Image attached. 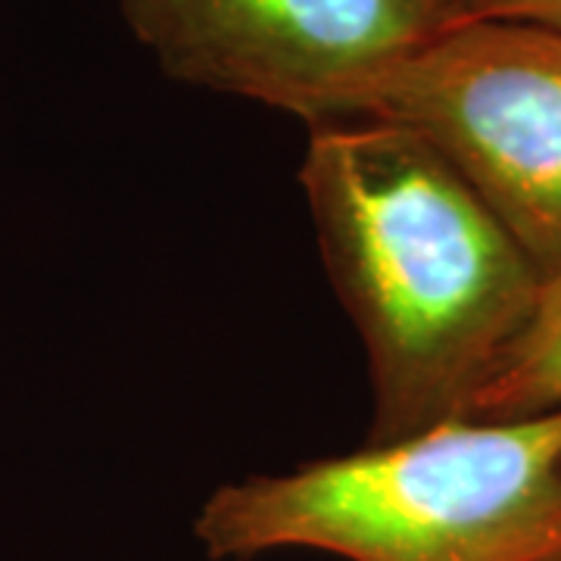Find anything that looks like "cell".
<instances>
[{"label":"cell","instance_id":"1","mask_svg":"<svg viewBox=\"0 0 561 561\" xmlns=\"http://www.w3.org/2000/svg\"><path fill=\"white\" fill-rule=\"evenodd\" d=\"M300 181L371 365V443L471 419L537 309V262L471 184L397 122L316 125Z\"/></svg>","mask_w":561,"mask_h":561},{"label":"cell","instance_id":"2","mask_svg":"<svg viewBox=\"0 0 561 561\" xmlns=\"http://www.w3.org/2000/svg\"><path fill=\"white\" fill-rule=\"evenodd\" d=\"M213 559L319 549L350 561H561V409L465 419L216 490Z\"/></svg>","mask_w":561,"mask_h":561},{"label":"cell","instance_id":"3","mask_svg":"<svg viewBox=\"0 0 561 561\" xmlns=\"http://www.w3.org/2000/svg\"><path fill=\"white\" fill-rule=\"evenodd\" d=\"M365 116L419 131L542 280L561 268V32L456 22L390 72Z\"/></svg>","mask_w":561,"mask_h":561},{"label":"cell","instance_id":"4","mask_svg":"<svg viewBox=\"0 0 561 561\" xmlns=\"http://www.w3.org/2000/svg\"><path fill=\"white\" fill-rule=\"evenodd\" d=\"M165 76L294 113H368L390 72L459 22L456 0H122Z\"/></svg>","mask_w":561,"mask_h":561},{"label":"cell","instance_id":"5","mask_svg":"<svg viewBox=\"0 0 561 561\" xmlns=\"http://www.w3.org/2000/svg\"><path fill=\"white\" fill-rule=\"evenodd\" d=\"M549 409H561V268L542 280L534 316L483 383L471 419H524Z\"/></svg>","mask_w":561,"mask_h":561},{"label":"cell","instance_id":"6","mask_svg":"<svg viewBox=\"0 0 561 561\" xmlns=\"http://www.w3.org/2000/svg\"><path fill=\"white\" fill-rule=\"evenodd\" d=\"M456 7H459V22H530L561 32V0H456Z\"/></svg>","mask_w":561,"mask_h":561}]
</instances>
